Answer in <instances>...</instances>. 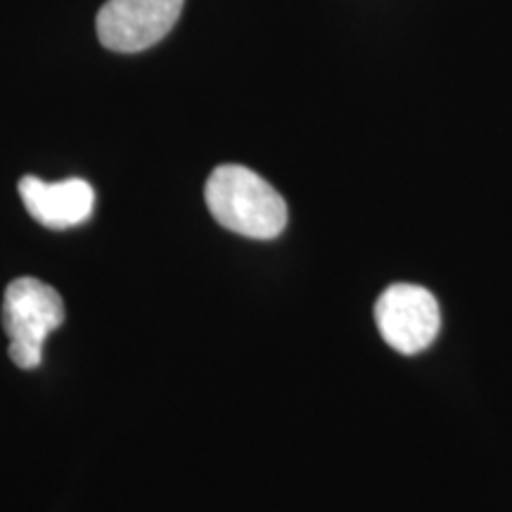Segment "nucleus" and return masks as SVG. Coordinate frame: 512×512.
Returning <instances> with one entry per match:
<instances>
[{
    "label": "nucleus",
    "mask_w": 512,
    "mask_h": 512,
    "mask_svg": "<svg viewBox=\"0 0 512 512\" xmlns=\"http://www.w3.org/2000/svg\"><path fill=\"white\" fill-rule=\"evenodd\" d=\"M204 200L223 228L245 238L273 240L287 226L283 195L247 166L223 164L211 171Z\"/></svg>",
    "instance_id": "f257e3e1"
},
{
    "label": "nucleus",
    "mask_w": 512,
    "mask_h": 512,
    "mask_svg": "<svg viewBox=\"0 0 512 512\" xmlns=\"http://www.w3.org/2000/svg\"><path fill=\"white\" fill-rule=\"evenodd\" d=\"M62 323L64 302L55 287L36 278H17L8 285L3 297V328L10 337L8 354L17 368L41 366L46 339Z\"/></svg>",
    "instance_id": "f03ea898"
},
{
    "label": "nucleus",
    "mask_w": 512,
    "mask_h": 512,
    "mask_svg": "<svg viewBox=\"0 0 512 512\" xmlns=\"http://www.w3.org/2000/svg\"><path fill=\"white\" fill-rule=\"evenodd\" d=\"M375 323L384 342L403 356L425 351L441 328L439 304L430 290L399 283L387 287L375 304Z\"/></svg>",
    "instance_id": "7ed1b4c3"
},
{
    "label": "nucleus",
    "mask_w": 512,
    "mask_h": 512,
    "mask_svg": "<svg viewBox=\"0 0 512 512\" xmlns=\"http://www.w3.org/2000/svg\"><path fill=\"white\" fill-rule=\"evenodd\" d=\"M185 0H107L98 12V38L112 53H140L176 27Z\"/></svg>",
    "instance_id": "20e7f679"
},
{
    "label": "nucleus",
    "mask_w": 512,
    "mask_h": 512,
    "mask_svg": "<svg viewBox=\"0 0 512 512\" xmlns=\"http://www.w3.org/2000/svg\"><path fill=\"white\" fill-rule=\"evenodd\" d=\"M19 197L31 214V219L50 230H67L91 219L95 192L83 178L48 183L36 176H24L19 181Z\"/></svg>",
    "instance_id": "39448f33"
}]
</instances>
